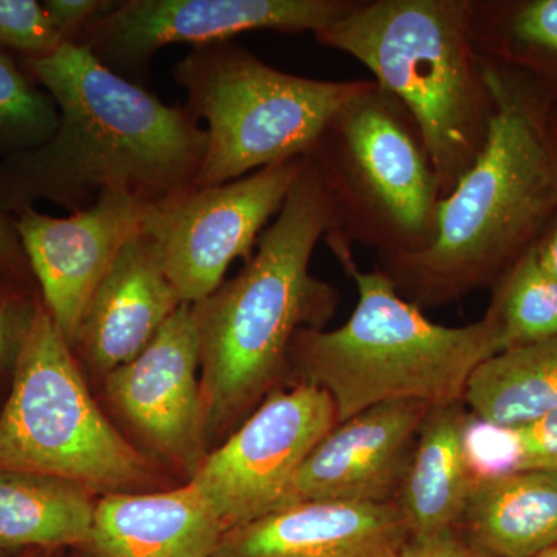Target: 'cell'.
Returning a JSON list of instances; mask_svg holds the SVG:
<instances>
[{"label": "cell", "instance_id": "6da1fadb", "mask_svg": "<svg viewBox=\"0 0 557 557\" xmlns=\"http://www.w3.org/2000/svg\"><path fill=\"white\" fill-rule=\"evenodd\" d=\"M25 67L60 119L49 141L0 160V208L11 218L40 200L72 214L104 193L156 207L196 188L208 135L185 106L166 104L76 44L25 58Z\"/></svg>", "mask_w": 557, "mask_h": 557}, {"label": "cell", "instance_id": "7a4b0ae2", "mask_svg": "<svg viewBox=\"0 0 557 557\" xmlns=\"http://www.w3.org/2000/svg\"><path fill=\"white\" fill-rule=\"evenodd\" d=\"M482 62L493 123L471 170L440 200L434 242L417 255H376V269L420 310L496 287L557 211L555 106L518 70Z\"/></svg>", "mask_w": 557, "mask_h": 557}, {"label": "cell", "instance_id": "3957f363", "mask_svg": "<svg viewBox=\"0 0 557 557\" xmlns=\"http://www.w3.org/2000/svg\"><path fill=\"white\" fill-rule=\"evenodd\" d=\"M336 230L335 205L306 156L258 251L236 277L193 304L209 438L242 423L289 373L299 330H324L335 317L338 288L313 276L310 262L319 240Z\"/></svg>", "mask_w": 557, "mask_h": 557}, {"label": "cell", "instance_id": "277c9868", "mask_svg": "<svg viewBox=\"0 0 557 557\" xmlns=\"http://www.w3.org/2000/svg\"><path fill=\"white\" fill-rule=\"evenodd\" d=\"M324 240L357 285V307L338 329L299 330L289 373L327 392L338 423L381 403L463 401L475 369L502 354L493 314L463 327L435 324L398 295L386 274L359 270L339 231Z\"/></svg>", "mask_w": 557, "mask_h": 557}, {"label": "cell", "instance_id": "5b68a950", "mask_svg": "<svg viewBox=\"0 0 557 557\" xmlns=\"http://www.w3.org/2000/svg\"><path fill=\"white\" fill-rule=\"evenodd\" d=\"M471 17L472 0H359L314 35L364 64L412 113L443 197L485 148L494 116Z\"/></svg>", "mask_w": 557, "mask_h": 557}, {"label": "cell", "instance_id": "8992f818", "mask_svg": "<svg viewBox=\"0 0 557 557\" xmlns=\"http://www.w3.org/2000/svg\"><path fill=\"white\" fill-rule=\"evenodd\" d=\"M348 244L376 255H417L437 234L442 189L423 134L408 108L362 81L309 153Z\"/></svg>", "mask_w": 557, "mask_h": 557}, {"label": "cell", "instance_id": "52a82bcc", "mask_svg": "<svg viewBox=\"0 0 557 557\" xmlns=\"http://www.w3.org/2000/svg\"><path fill=\"white\" fill-rule=\"evenodd\" d=\"M172 76L186 91V110L207 123L197 188L309 156L330 119L364 81L292 75L233 40L193 47Z\"/></svg>", "mask_w": 557, "mask_h": 557}, {"label": "cell", "instance_id": "ba28073f", "mask_svg": "<svg viewBox=\"0 0 557 557\" xmlns=\"http://www.w3.org/2000/svg\"><path fill=\"white\" fill-rule=\"evenodd\" d=\"M13 370L0 412V471L57 475L104 496L152 482V465L98 408L44 302Z\"/></svg>", "mask_w": 557, "mask_h": 557}, {"label": "cell", "instance_id": "9c48e42d", "mask_svg": "<svg viewBox=\"0 0 557 557\" xmlns=\"http://www.w3.org/2000/svg\"><path fill=\"white\" fill-rule=\"evenodd\" d=\"M336 424L335 405L322 388L302 381L274 388L208 453L189 483L223 530L255 522L293 505L304 461Z\"/></svg>", "mask_w": 557, "mask_h": 557}, {"label": "cell", "instance_id": "30bf717a", "mask_svg": "<svg viewBox=\"0 0 557 557\" xmlns=\"http://www.w3.org/2000/svg\"><path fill=\"white\" fill-rule=\"evenodd\" d=\"M304 164L306 157H296L225 185L196 186L149 208L143 233L183 302L193 306L208 298L225 282L234 260L251 259Z\"/></svg>", "mask_w": 557, "mask_h": 557}, {"label": "cell", "instance_id": "8fae6325", "mask_svg": "<svg viewBox=\"0 0 557 557\" xmlns=\"http://www.w3.org/2000/svg\"><path fill=\"white\" fill-rule=\"evenodd\" d=\"M359 0H123L75 40L116 75L146 87L157 51L231 40L249 32L313 33Z\"/></svg>", "mask_w": 557, "mask_h": 557}, {"label": "cell", "instance_id": "7c38bea8", "mask_svg": "<svg viewBox=\"0 0 557 557\" xmlns=\"http://www.w3.org/2000/svg\"><path fill=\"white\" fill-rule=\"evenodd\" d=\"M106 394L164 460L193 478L208 456L200 343L193 306L182 304L137 358L106 376Z\"/></svg>", "mask_w": 557, "mask_h": 557}, {"label": "cell", "instance_id": "4fadbf2b", "mask_svg": "<svg viewBox=\"0 0 557 557\" xmlns=\"http://www.w3.org/2000/svg\"><path fill=\"white\" fill-rule=\"evenodd\" d=\"M150 207L126 194L104 193L67 218L36 208L14 215L44 306L70 346L75 347L95 289L124 245L141 233Z\"/></svg>", "mask_w": 557, "mask_h": 557}, {"label": "cell", "instance_id": "5bb4252c", "mask_svg": "<svg viewBox=\"0 0 557 557\" xmlns=\"http://www.w3.org/2000/svg\"><path fill=\"white\" fill-rule=\"evenodd\" d=\"M431 406L417 399L381 403L336 424L304 461L293 505L397 502Z\"/></svg>", "mask_w": 557, "mask_h": 557}, {"label": "cell", "instance_id": "9a60e30c", "mask_svg": "<svg viewBox=\"0 0 557 557\" xmlns=\"http://www.w3.org/2000/svg\"><path fill=\"white\" fill-rule=\"evenodd\" d=\"M410 537L397 502H299L225 531L212 557H399Z\"/></svg>", "mask_w": 557, "mask_h": 557}, {"label": "cell", "instance_id": "2e32d148", "mask_svg": "<svg viewBox=\"0 0 557 557\" xmlns=\"http://www.w3.org/2000/svg\"><path fill=\"white\" fill-rule=\"evenodd\" d=\"M152 242H127L91 296L73 350L97 375L137 358L182 306Z\"/></svg>", "mask_w": 557, "mask_h": 557}, {"label": "cell", "instance_id": "e0dca14e", "mask_svg": "<svg viewBox=\"0 0 557 557\" xmlns=\"http://www.w3.org/2000/svg\"><path fill=\"white\" fill-rule=\"evenodd\" d=\"M222 523L190 483L164 493L108 494L98 500L90 557H212Z\"/></svg>", "mask_w": 557, "mask_h": 557}, {"label": "cell", "instance_id": "ac0fdd59", "mask_svg": "<svg viewBox=\"0 0 557 557\" xmlns=\"http://www.w3.org/2000/svg\"><path fill=\"white\" fill-rule=\"evenodd\" d=\"M493 557H533L557 542V472L520 471L475 483L456 525Z\"/></svg>", "mask_w": 557, "mask_h": 557}, {"label": "cell", "instance_id": "d6986e66", "mask_svg": "<svg viewBox=\"0 0 557 557\" xmlns=\"http://www.w3.org/2000/svg\"><path fill=\"white\" fill-rule=\"evenodd\" d=\"M469 413L465 401L429 408L397 504L410 536L426 537L457 525L475 482L463 453Z\"/></svg>", "mask_w": 557, "mask_h": 557}, {"label": "cell", "instance_id": "ffe728a7", "mask_svg": "<svg viewBox=\"0 0 557 557\" xmlns=\"http://www.w3.org/2000/svg\"><path fill=\"white\" fill-rule=\"evenodd\" d=\"M73 480L0 471V549H83L89 545L98 500Z\"/></svg>", "mask_w": 557, "mask_h": 557}, {"label": "cell", "instance_id": "44dd1931", "mask_svg": "<svg viewBox=\"0 0 557 557\" xmlns=\"http://www.w3.org/2000/svg\"><path fill=\"white\" fill-rule=\"evenodd\" d=\"M480 57L523 73L557 110V0H472Z\"/></svg>", "mask_w": 557, "mask_h": 557}, {"label": "cell", "instance_id": "7402d4cb", "mask_svg": "<svg viewBox=\"0 0 557 557\" xmlns=\"http://www.w3.org/2000/svg\"><path fill=\"white\" fill-rule=\"evenodd\" d=\"M471 413L500 426H520L557 409V338L486 359L465 392Z\"/></svg>", "mask_w": 557, "mask_h": 557}, {"label": "cell", "instance_id": "603a6c76", "mask_svg": "<svg viewBox=\"0 0 557 557\" xmlns=\"http://www.w3.org/2000/svg\"><path fill=\"white\" fill-rule=\"evenodd\" d=\"M502 351L557 338V282L531 248L491 289Z\"/></svg>", "mask_w": 557, "mask_h": 557}, {"label": "cell", "instance_id": "cb8c5ba5", "mask_svg": "<svg viewBox=\"0 0 557 557\" xmlns=\"http://www.w3.org/2000/svg\"><path fill=\"white\" fill-rule=\"evenodd\" d=\"M58 119L53 98L0 49V157L39 148L57 131Z\"/></svg>", "mask_w": 557, "mask_h": 557}, {"label": "cell", "instance_id": "d4e9b609", "mask_svg": "<svg viewBox=\"0 0 557 557\" xmlns=\"http://www.w3.org/2000/svg\"><path fill=\"white\" fill-rule=\"evenodd\" d=\"M463 453L475 483L523 471V454L515 426H500L469 413Z\"/></svg>", "mask_w": 557, "mask_h": 557}, {"label": "cell", "instance_id": "484cf974", "mask_svg": "<svg viewBox=\"0 0 557 557\" xmlns=\"http://www.w3.org/2000/svg\"><path fill=\"white\" fill-rule=\"evenodd\" d=\"M65 46L42 2L0 0V49L21 51L27 58H46Z\"/></svg>", "mask_w": 557, "mask_h": 557}, {"label": "cell", "instance_id": "4316f807", "mask_svg": "<svg viewBox=\"0 0 557 557\" xmlns=\"http://www.w3.org/2000/svg\"><path fill=\"white\" fill-rule=\"evenodd\" d=\"M0 276V370L13 368L42 299Z\"/></svg>", "mask_w": 557, "mask_h": 557}, {"label": "cell", "instance_id": "83f0119b", "mask_svg": "<svg viewBox=\"0 0 557 557\" xmlns=\"http://www.w3.org/2000/svg\"><path fill=\"white\" fill-rule=\"evenodd\" d=\"M523 454V471L557 472V409L515 426Z\"/></svg>", "mask_w": 557, "mask_h": 557}, {"label": "cell", "instance_id": "f1b7e54d", "mask_svg": "<svg viewBox=\"0 0 557 557\" xmlns=\"http://www.w3.org/2000/svg\"><path fill=\"white\" fill-rule=\"evenodd\" d=\"M116 3L113 0H46L42 5L62 40L73 44Z\"/></svg>", "mask_w": 557, "mask_h": 557}, {"label": "cell", "instance_id": "f546056e", "mask_svg": "<svg viewBox=\"0 0 557 557\" xmlns=\"http://www.w3.org/2000/svg\"><path fill=\"white\" fill-rule=\"evenodd\" d=\"M399 557H493L461 536L456 527L426 537H410Z\"/></svg>", "mask_w": 557, "mask_h": 557}, {"label": "cell", "instance_id": "4dcf8cb0", "mask_svg": "<svg viewBox=\"0 0 557 557\" xmlns=\"http://www.w3.org/2000/svg\"><path fill=\"white\" fill-rule=\"evenodd\" d=\"M0 276L20 285H27L32 278H35L22 248L14 218H11L2 208H0Z\"/></svg>", "mask_w": 557, "mask_h": 557}, {"label": "cell", "instance_id": "1f68e13d", "mask_svg": "<svg viewBox=\"0 0 557 557\" xmlns=\"http://www.w3.org/2000/svg\"><path fill=\"white\" fill-rule=\"evenodd\" d=\"M539 263L557 282V211L533 247Z\"/></svg>", "mask_w": 557, "mask_h": 557}, {"label": "cell", "instance_id": "d6a6232c", "mask_svg": "<svg viewBox=\"0 0 557 557\" xmlns=\"http://www.w3.org/2000/svg\"><path fill=\"white\" fill-rule=\"evenodd\" d=\"M16 557H62V549H28Z\"/></svg>", "mask_w": 557, "mask_h": 557}, {"label": "cell", "instance_id": "836d02e7", "mask_svg": "<svg viewBox=\"0 0 557 557\" xmlns=\"http://www.w3.org/2000/svg\"><path fill=\"white\" fill-rule=\"evenodd\" d=\"M533 557H557V542L552 547L544 549V552L539 553V555Z\"/></svg>", "mask_w": 557, "mask_h": 557}, {"label": "cell", "instance_id": "e575fe53", "mask_svg": "<svg viewBox=\"0 0 557 557\" xmlns=\"http://www.w3.org/2000/svg\"><path fill=\"white\" fill-rule=\"evenodd\" d=\"M549 124H552V134L553 138H555V143L557 146V110H553L552 120H549Z\"/></svg>", "mask_w": 557, "mask_h": 557}, {"label": "cell", "instance_id": "d590c367", "mask_svg": "<svg viewBox=\"0 0 557 557\" xmlns=\"http://www.w3.org/2000/svg\"><path fill=\"white\" fill-rule=\"evenodd\" d=\"M72 557H90L84 549H73Z\"/></svg>", "mask_w": 557, "mask_h": 557}, {"label": "cell", "instance_id": "8d00e7d4", "mask_svg": "<svg viewBox=\"0 0 557 557\" xmlns=\"http://www.w3.org/2000/svg\"><path fill=\"white\" fill-rule=\"evenodd\" d=\"M7 556H9V555H7L5 552H2V549H0V557H7Z\"/></svg>", "mask_w": 557, "mask_h": 557}]
</instances>
